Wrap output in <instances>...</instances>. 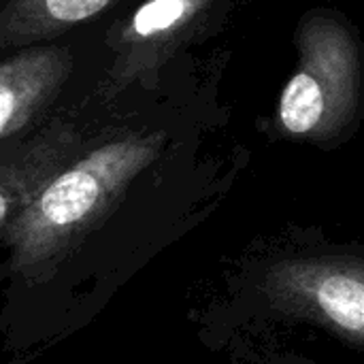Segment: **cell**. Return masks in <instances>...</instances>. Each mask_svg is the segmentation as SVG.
Returning a JSON list of instances; mask_svg holds the SVG:
<instances>
[{
	"label": "cell",
	"instance_id": "obj_1",
	"mask_svg": "<svg viewBox=\"0 0 364 364\" xmlns=\"http://www.w3.org/2000/svg\"><path fill=\"white\" fill-rule=\"evenodd\" d=\"M162 134H128L83 154L19 218L0 230L19 277L51 271L162 151Z\"/></svg>",
	"mask_w": 364,
	"mask_h": 364
},
{
	"label": "cell",
	"instance_id": "obj_2",
	"mask_svg": "<svg viewBox=\"0 0 364 364\" xmlns=\"http://www.w3.org/2000/svg\"><path fill=\"white\" fill-rule=\"evenodd\" d=\"M296 49V68L279 94L277 126L292 139L318 145L337 141L363 109L360 43L339 15L316 11L303 17Z\"/></svg>",
	"mask_w": 364,
	"mask_h": 364
},
{
	"label": "cell",
	"instance_id": "obj_3",
	"mask_svg": "<svg viewBox=\"0 0 364 364\" xmlns=\"http://www.w3.org/2000/svg\"><path fill=\"white\" fill-rule=\"evenodd\" d=\"M258 294L282 320L314 324L364 352V260L350 254L288 256L264 267Z\"/></svg>",
	"mask_w": 364,
	"mask_h": 364
},
{
	"label": "cell",
	"instance_id": "obj_4",
	"mask_svg": "<svg viewBox=\"0 0 364 364\" xmlns=\"http://www.w3.org/2000/svg\"><path fill=\"white\" fill-rule=\"evenodd\" d=\"M215 0H147L119 28L111 83H128L160 66L171 51L188 41Z\"/></svg>",
	"mask_w": 364,
	"mask_h": 364
},
{
	"label": "cell",
	"instance_id": "obj_5",
	"mask_svg": "<svg viewBox=\"0 0 364 364\" xmlns=\"http://www.w3.org/2000/svg\"><path fill=\"white\" fill-rule=\"evenodd\" d=\"M79 149L77 130L68 124H55L13 151H4L0 166V230L81 158Z\"/></svg>",
	"mask_w": 364,
	"mask_h": 364
},
{
	"label": "cell",
	"instance_id": "obj_6",
	"mask_svg": "<svg viewBox=\"0 0 364 364\" xmlns=\"http://www.w3.org/2000/svg\"><path fill=\"white\" fill-rule=\"evenodd\" d=\"M64 47L32 45L6 55L0 64V139L17 136L62 87L70 70Z\"/></svg>",
	"mask_w": 364,
	"mask_h": 364
},
{
	"label": "cell",
	"instance_id": "obj_7",
	"mask_svg": "<svg viewBox=\"0 0 364 364\" xmlns=\"http://www.w3.org/2000/svg\"><path fill=\"white\" fill-rule=\"evenodd\" d=\"M115 0H6L0 13V47L4 51L28 47L34 41L62 34L98 13Z\"/></svg>",
	"mask_w": 364,
	"mask_h": 364
}]
</instances>
